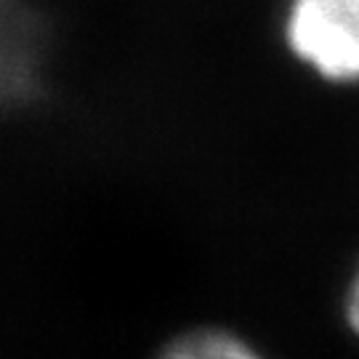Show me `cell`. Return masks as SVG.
Instances as JSON below:
<instances>
[{
	"instance_id": "cell-1",
	"label": "cell",
	"mask_w": 359,
	"mask_h": 359,
	"mask_svg": "<svg viewBox=\"0 0 359 359\" xmlns=\"http://www.w3.org/2000/svg\"><path fill=\"white\" fill-rule=\"evenodd\" d=\"M283 40L320 80L359 86V0H287Z\"/></svg>"
},
{
	"instance_id": "cell-2",
	"label": "cell",
	"mask_w": 359,
	"mask_h": 359,
	"mask_svg": "<svg viewBox=\"0 0 359 359\" xmlns=\"http://www.w3.org/2000/svg\"><path fill=\"white\" fill-rule=\"evenodd\" d=\"M160 354L168 359H256L258 348L237 330L200 325L173 335Z\"/></svg>"
},
{
	"instance_id": "cell-3",
	"label": "cell",
	"mask_w": 359,
	"mask_h": 359,
	"mask_svg": "<svg viewBox=\"0 0 359 359\" xmlns=\"http://www.w3.org/2000/svg\"><path fill=\"white\" fill-rule=\"evenodd\" d=\"M344 320H346L348 330L354 333V338H359V264L348 280L346 293H344Z\"/></svg>"
}]
</instances>
